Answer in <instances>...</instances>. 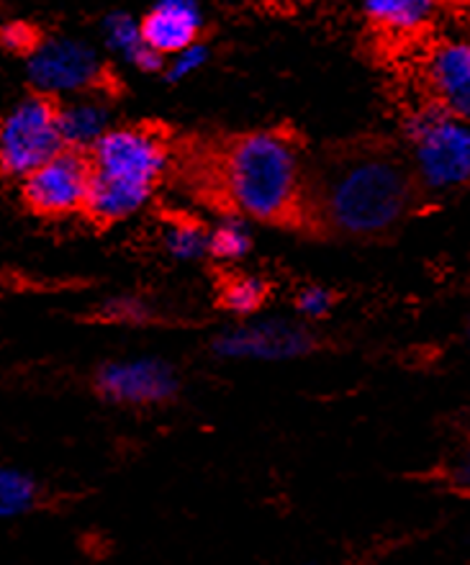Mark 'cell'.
<instances>
[{"instance_id":"obj_17","label":"cell","mask_w":470,"mask_h":565,"mask_svg":"<svg viewBox=\"0 0 470 565\" xmlns=\"http://www.w3.org/2000/svg\"><path fill=\"white\" fill-rule=\"evenodd\" d=\"M268 282L257 276H232L218 290V303L234 317H253L268 303Z\"/></svg>"},{"instance_id":"obj_23","label":"cell","mask_w":470,"mask_h":565,"mask_svg":"<svg viewBox=\"0 0 470 565\" xmlns=\"http://www.w3.org/2000/svg\"><path fill=\"white\" fill-rule=\"evenodd\" d=\"M445 481H448L456 491L468 493L470 497V450H466L463 458H460L458 462H452Z\"/></svg>"},{"instance_id":"obj_4","label":"cell","mask_w":470,"mask_h":565,"mask_svg":"<svg viewBox=\"0 0 470 565\" xmlns=\"http://www.w3.org/2000/svg\"><path fill=\"white\" fill-rule=\"evenodd\" d=\"M404 137L412 147V162L419 183L445 193L470 183V124L440 106L417 108L404 121Z\"/></svg>"},{"instance_id":"obj_3","label":"cell","mask_w":470,"mask_h":565,"mask_svg":"<svg viewBox=\"0 0 470 565\" xmlns=\"http://www.w3.org/2000/svg\"><path fill=\"white\" fill-rule=\"evenodd\" d=\"M93 185L88 214L96 224H116L147 206L170 164V145L160 129L114 127L90 149Z\"/></svg>"},{"instance_id":"obj_20","label":"cell","mask_w":470,"mask_h":565,"mask_svg":"<svg viewBox=\"0 0 470 565\" xmlns=\"http://www.w3.org/2000/svg\"><path fill=\"white\" fill-rule=\"evenodd\" d=\"M209 46L206 44H193L188 46V50L172 54L168 60V65H164V81L168 83H183L188 77H193L199 70L206 65L209 62Z\"/></svg>"},{"instance_id":"obj_19","label":"cell","mask_w":470,"mask_h":565,"mask_svg":"<svg viewBox=\"0 0 470 565\" xmlns=\"http://www.w3.org/2000/svg\"><path fill=\"white\" fill-rule=\"evenodd\" d=\"M42 42H44L42 31L31 26L26 21H8L0 26V46H3L6 52L15 54V57L29 60Z\"/></svg>"},{"instance_id":"obj_2","label":"cell","mask_w":470,"mask_h":565,"mask_svg":"<svg viewBox=\"0 0 470 565\" xmlns=\"http://www.w3.org/2000/svg\"><path fill=\"white\" fill-rule=\"evenodd\" d=\"M414 203V175L383 147H348L309 180V224L350 239L396 230Z\"/></svg>"},{"instance_id":"obj_14","label":"cell","mask_w":470,"mask_h":565,"mask_svg":"<svg viewBox=\"0 0 470 565\" xmlns=\"http://www.w3.org/2000/svg\"><path fill=\"white\" fill-rule=\"evenodd\" d=\"M437 0H365V15L375 29L391 36L419 34L432 23Z\"/></svg>"},{"instance_id":"obj_13","label":"cell","mask_w":470,"mask_h":565,"mask_svg":"<svg viewBox=\"0 0 470 565\" xmlns=\"http://www.w3.org/2000/svg\"><path fill=\"white\" fill-rule=\"evenodd\" d=\"M104 36L106 44L119 54L121 60H127L131 67H137L139 73H164L168 60L162 54L150 50V44L145 42L142 34V21L131 19L129 13H111L104 21Z\"/></svg>"},{"instance_id":"obj_10","label":"cell","mask_w":470,"mask_h":565,"mask_svg":"<svg viewBox=\"0 0 470 565\" xmlns=\"http://www.w3.org/2000/svg\"><path fill=\"white\" fill-rule=\"evenodd\" d=\"M427 85L442 111L470 124V39L435 46L427 60Z\"/></svg>"},{"instance_id":"obj_21","label":"cell","mask_w":470,"mask_h":565,"mask_svg":"<svg viewBox=\"0 0 470 565\" xmlns=\"http://www.w3.org/2000/svg\"><path fill=\"white\" fill-rule=\"evenodd\" d=\"M100 317L116 321V324H145V321L152 317V311L142 298L119 296L100 306Z\"/></svg>"},{"instance_id":"obj_9","label":"cell","mask_w":470,"mask_h":565,"mask_svg":"<svg viewBox=\"0 0 470 565\" xmlns=\"http://www.w3.org/2000/svg\"><path fill=\"white\" fill-rule=\"evenodd\" d=\"M96 394L119 406H162L180 391L172 365L157 358L114 360L98 367L93 379Z\"/></svg>"},{"instance_id":"obj_7","label":"cell","mask_w":470,"mask_h":565,"mask_svg":"<svg viewBox=\"0 0 470 565\" xmlns=\"http://www.w3.org/2000/svg\"><path fill=\"white\" fill-rule=\"evenodd\" d=\"M93 185V164L85 152L62 149L50 162L21 180V199L31 214L65 218L85 214Z\"/></svg>"},{"instance_id":"obj_5","label":"cell","mask_w":470,"mask_h":565,"mask_svg":"<svg viewBox=\"0 0 470 565\" xmlns=\"http://www.w3.org/2000/svg\"><path fill=\"white\" fill-rule=\"evenodd\" d=\"M65 149L60 104L31 93L0 119V172L23 180Z\"/></svg>"},{"instance_id":"obj_22","label":"cell","mask_w":470,"mask_h":565,"mask_svg":"<svg viewBox=\"0 0 470 565\" xmlns=\"http://www.w3.org/2000/svg\"><path fill=\"white\" fill-rule=\"evenodd\" d=\"M334 301L337 298L329 288L309 286L296 296V311H299L303 319H324L329 317V311L334 309Z\"/></svg>"},{"instance_id":"obj_6","label":"cell","mask_w":470,"mask_h":565,"mask_svg":"<svg viewBox=\"0 0 470 565\" xmlns=\"http://www.w3.org/2000/svg\"><path fill=\"white\" fill-rule=\"evenodd\" d=\"M34 93L46 98H81L111 88V73L96 50L77 39H44L26 60Z\"/></svg>"},{"instance_id":"obj_11","label":"cell","mask_w":470,"mask_h":565,"mask_svg":"<svg viewBox=\"0 0 470 565\" xmlns=\"http://www.w3.org/2000/svg\"><path fill=\"white\" fill-rule=\"evenodd\" d=\"M201 29L203 13L199 0H157L142 19L145 42L164 60L199 44Z\"/></svg>"},{"instance_id":"obj_24","label":"cell","mask_w":470,"mask_h":565,"mask_svg":"<svg viewBox=\"0 0 470 565\" xmlns=\"http://www.w3.org/2000/svg\"><path fill=\"white\" fill-rule=\"evenodd\" d=\"M452 3H470V0H452Z\"/></svg>"},{"instance_id":"obj_1","label":"cell","mask_w":470,"mask_h":565,"mask_svg":"<svg viewBox=\"0 0 470 565\" xmlns=\"http://www.w3.org/2000/svg\"><path fill=\"white\" fill-rule=\"evenodd\" d=\"M209 185L232 216L309 226V178L299 141L280 129L232 137L209 157Z\"/></svg>"},{"instance_id":"obj_18","label":"cell","mask_w":470,"mask_h":565,"mask_svg":"<svg viewBox=\"0 0 470 565\" xmlns=\"http://www.w3.org/2000/svg\"><path fill=\"white\" fill-rule=\"evenodd\" d=\"M164 249L175 257V260L193 263L209 255V230L199 222H188L178 218L164 230Z\"/></svg>"},{"instance_id":"obj_12","label":"cell","mask_w":470,"mask_h":565,"mask_svg":"<svg viewBox=\"0 0 470 565\" xmlns=\"http://www.w3.org/2000/svg\"><path fill=\"white\" fill-rule=\"evenodd\" d=\"M111 129V114H108L104 100L81 96L60 104V131L65 149L90 154V149Z\"/></svg>"},{"instance_id":"obj_15","label":"cell","mask_w":470,"mask_h":565,"mask_svg":"<svg viewBox=\"0 0 470 565\" xmlns=\"http://www.w3.org/2000/svg\"><path fill=\"white\" fill-rule=\"evenodd\" d=\"M36 478L26 470L0 466V520H15V516L29 514L39 504Z\"/></svg>"},{"instance_id":"obj_16","label":"cell","mask_w":470,"mask_h":565,"mask_svg":"<svg viewBox=\"0 0 470 565\" xmlns=\"http://www.w3.org/2000/svg\"><path fill=\"white\" fill-rule=\"evenodd\" d=\"M253 249V232L247 218L226 216L209 230V257L218 263H237Z\"/></svg>"},{"instance_id":"obj_8","label":"cell","mask_w":470,"mask_h":565,"mask_svg":"<svg viewBox=\"0 0 470 565\" xmlns=\"http://www.w3.org/2000/svg\"><path fill=\"white\" fill-rule=\"evenodd\" d=\"M317 348V334L307 324H296L288 319L247 321V324L226 329L211 344L214 355L224 360H260V363L307 358Z\"/></svg>"},{"instance_id":"obj_26","label":"cell","mask_w":470,"mask_h":565,"mask_svg":"<svg viewBox=\"0 0 470 565\" xmlns=\"http://www.w3.org/2000/svg\"><path fill=\"white\" fill-rule=\"evenodd\" d=\"M468 450H470V443H468Z\"/></svg>"},{"instance_id":"obj_25","label":"cell","mask_w":470,"mask_h":565,"mask_svg":"<svg viewBox=\"0 0 470 565\" xmlns=\"http://www.w3.org/2000/svg\"><path fill=\"white\" fill-rule=\"evenodd\" d=\"M468 342H470V324H468Z\"/></svg>"}]
</instances>
